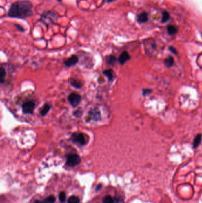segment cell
I'll list each match as a JSON object with an SVG mask.
<instances>
[{
	"label": "cell",
	"instance_id": "obj_1",
	"mask_svg": "<svg viewBox=\"0 0 202 203\" xmlns=\"http://www.w3.org/2000/svg\"><path fill=\"white\" fill-rule=\"evenodd\" d=\"M33 4L29 0H20L13 3L8 10V15L13 18L26 19L33 15Z\"/></svg>",
	"mask_w": 202,
	"mask_h": 203
},
{
	"label": "cell",
	"instance_id": "obj_2",
	"mask_svg": "<svg viewBox=\"0 0 202 203\" xmlns=\"http://www.w3.org/2000/svg\"><path fill=\"white\" fill-rule=\"evenodd\" d=\"M71 140L77 145L84 146L88 143L89 137L83 132H75L71 135Z\"/></svg>",
	"mask_w": 202,
	"mask_h": 203
},
{
	"label": "cell",
	"instance_id": "obj_3",
	"mask_svg": "<svg viewBox=\"0 0 202 203\" xmlns=\"http://www.w3.org/2000/svg\"><path fill=\"white\" fill-rule=\"evenodd\" d=\"M81 162V158L77 154H70L67 156L66 164L70 167H74L79 165Z\"/></svg>",
	"mask_w": 202,
	"mask_h": 203
},
{
	"label": "cell",
	"instance_id": "obj_4",
	"mask_svg": "<svg viewBox=\"0 0 202 203\" xmlns=\"http://www.w3.org/2000/svg\"><path fill=\"white\" fill-rule=\"evenodd\" d=\"M36 105L32 101L24 103L22 105V111L24 114H32L35 109Z\"/></svg>",
	"mask_w": 202,
	"mask_h": 203
},
{
	"label": "cell",
	"instance_id": "obj_5",
	"mask_svg": "<svg viewBox=\"0 0 202 203\" xmlns=\"http://www.w3.org/2000/svg\"><path fill=\"white\" fill-rule=\"evenodd\" d=\"M68 100L70 103L73 106L76 107L79 105L81 101V96L76 93H71L68 97Z\"/></svg>",
	"mask_w": 202,
	"mask_h": 203
},
{
	"label": "cell",
	"instance_id": "obj_6",
	"mask_svg": "<svg viewBox=\"0 0 202 203\" xmlns=\"http://www.w3.org/2000/svg\"><path fill=\"white\" fill-rule=\"evenodd\" d=\"M78 58L77 56L74 55L64 61V65L68 67H73L78 62Z\"/></svg>",
	"mask_w": 202,
	"mask_h": 203
},
{
	"label": "cell",
	"instance_id": "obj_7",
	"mask_svg": "<svg viewBox=\"0 0 202 203\" xmlns=\"http://www.w3.org/2000/svg\"><path fill=\"white\" fill-rule=\"evenodd\" d=\"M130 57L128 52L124 51L121 53V55L119 57V62L121 65H123L126 62L129 60Z\"/></svg>",
	"mask_w": 202,
	"mask_h": 203
},
{
	"label": "cell",
	"instance_id": "obj_8",
	"mask_svg": "<svg viewBox=\"0 0 202 203\" xmlns=\"http://www.w3.org/2000/svg\"><path fill=\"white\" fill-rule=\"evenodd\" d=\"M103 74L107 78L109 82H112L114 79V71L112 69L107 70L103 72Z\"/></svg>",
	"mask_w": 202,
	"mask_h": 203
},
{
	"label": "cell",
	"instance_id": "obj_9",
	"mask_svg": "<svg viewBox=\"0 0 202 203\" xmlns=\"http://www.w3.org/2000/svg\"><path fill=\"white\" fill-rule=\"evenodd\" d=\"M71 85L72 86L76 89H80L83 86V84L81 83V81L74 78L71 79Z\"/></svg>",
	"mask_w": 202,
	"mask_h": 203
},
{
	"label": "cell",
	"instance_id": "obj_10",
	"mask_svg": "<svg viewBox=\"0 0 202 203\" xmlns=\"http://www.w3.org/2000/svg\"><path fill=\"white\" fill-rule=\"evenodd\" d=\"M51 109V106L48 104V103H46L43 105V107L42 108V109L40 110V114L41 115V116H45L50 111V109Z\"/></svg>",
	"mask_w": 202,
	"mask_h": 203
},
{
	"label": "cell",
	"instance_id": "obj_11",
	"mask_svg": "<svg viewBox=\"0 0 202 203\" xmlns=\"http://www.w3.org/2000/svg\"><path fill=\"white\" fill-rule=\"evenodd\" d=\"M148 17L147 13L145 12H143L139 15L138 17V21L140 23H145L148 21Z\"/></svg>",
	"mask_w": 202,
	"mask_h": 203
},
{
	"label": "cell",
	"instance_id": "obj_12",
	"mask_svg": "<svg viewBox=\"0 0 202 203\" xmlns=\"http://www.w3.org/2000/svg\"><path fill=\"white\" fill-rule=\"evenodd\" d=\"M106 62L110 65H113L116 62V58L113 55H109L106 58Z\"/></svg>",
	"mask_w": 202,
	"mask_h": 203
},
{
	"label": "cell",
	"instance_id": "obj_13",
	"mask_svg": "<svg viewBox=\"0 0 202 203\" xmlns=\"http://www.w3.org/2000/svg\"><path fill=\"white\" fill-rule=\"evenodd\" d=\"M6 76V72L3 67L0 68V82L3 84L5 82V77Z\"/></svg>",
	"mask_w": 202,
	"mask_h": 203
},
{
	"label": "cell",
	"instance_id": "obj_14",
	"mask_svg": "<svg viewBox=\"0 0 202 203\" xmlns=\"http://www.w3.org/2000/svg\"><path fill=\"white\" fill-rule=\"evenodd\" d=\"M201 141V135L199 134L195 137V139L193 141V147L194 148L197 147L200 145Z\"/></svg>",
	"mask_w": 202,
	"mask_h": 203
},
{
	"label": "cell",
	"instance_id": "obj_15",
	"mask_svg": "<svg viewBox=\"0 0 202 203\" xmlns=\"http://www.w3.org/2000/svg\"><path fill=\"white\" fill-rule=\"evenodd\" d=\"M167 31L169 35H173L174 34H176L178 32V29L175 26H169L167 28Z\"/></svg>",
	"mask_w": 202,
	"mask_h": 203
},
{
	"label": "cell",
	"instance_id": "obj_16",
	"mask_svg": "<svg viewBox=\"0 0 202 203\" xmlns=\"http://www.w3.org/2000/svg\"><path fill=\"white\" fill-rule=\"evenodd\" d=\"M43 201L44 203H55L56 201V197L54 195H50L46 198Z\"/></svg>",
	"mask_w": 202,
	"mask_h": 203
},
{
	"label": "cell",
	"instance_id": "obj_17",
	"mask_svg": "<svg viewBox=\"0 0 202 203\" xmlns=\"http://www.w3.org/2000/svg\"><path fill=\"white\" fill-rule=\"evenodd\" d=\"M67 202H68V203H79L80 200H79L78 197L73 195V196L70 197L68 199V201H67Z\"/></svg>",
	"mask_w": 202,
	"mask_h": 203
},
{
	"label": "cell",
	"instance_id": "obj_18",
	"mask_svg": "<svg viewBox=\"0 0 202 203\" xmlns=\"http://www.w3.org/2000/svg\"><path fill=\"white\" fill-rule=\"evenodd\" d=\"M164 62H165V64L166 66L167 67H171L174 64V59L172 57H169L168 58H166L164 61Z\"/></svg>",
	"mask_w": 202,
	"mask_h": 203
},
{
	"label": "cell",
	"instance_id": "obj_19",
	"mask_svg": "<svg viewBox=\"0 0 202 203\" xmlns=\"http://www.w3.org/2000/svg\"><path fill=\"white\" fill-rule=\"evenodd\" d=\"M91 116H92L94 119H95V120H97V119H99L100 114H99V111H97L96 109H94L93 111H91Z\"/></svg>",
	"mask_w": 202,
	"mask_h": 203
},
{
	"label": "cell",
	"instance_id": "obj_20",
	"mask_svg": "<svg viewBox=\"0 0 202 203\" xmlns=\"http://www.w3.org/2000/svg\"><path fill=\"white\" fill-rule=\"evenodd\" d=\"M103 203H114V200L110 195H107L103 198Z\"/></svg>",
	"mask_w": 202,
	"mask_h": 203
},
{
	"label": "cell",
	"instance_id": "obj_21",
	"mask_svg": "<svg viewBox=\"0 0 202 203\" xmlns=\"http://www.w3.org/2000/svg\"><path fill=\"white\" fill-rule=\"evenodd\" d=\"M170 19V15L169 13L167 11H164L163 13V17H162V22L163 23H166Z\"/></svg>",
	"mask_w": 202,
	"mask_h": 203
},
{
	"label": "cell",
	"instance_id": "obj_22",
	"mask_svg": "<svg viewBox=\"0 0 202 203\" xmlns=\"http://www.w3.org/2000/svg\"><path fill=\"white\" fill-rule=\"evenodd\" d=\"M59 200L61 202L63 203L66 201V194L64 192H61L60 194H59Z\"/></svg>",
	"mask_w": 202,
	"mask_h": 203
},
{
	"label": "cell",
	"instance_id": "obj_23",
	"mask_svg": "<svg viewBox=\"0 0 202 203\" xmlns=\"http://www.w3.org/2000/svg\"><path fill=\"white\" fill-rule=\"evenodd\" d=\"M15 26V27H16V28L19 31V32H24V28H23V27L22 26H21L20 25H19V24H15L14 25Z\"/></svg>",
	"mask_w": 202,
	"mask_h": 203
},
{
	"label": "cell",
	"instance_id": "obj_24",
	"mask_svg": "<svg viewBox=\"0 0 202 203\" xmlns=\"http://www.w3.org/2000/svg\"><path fill=\"white\" fill-rule=\"evenodd\" d=\"M81 114H82L81 113V111H79V110L75 111V112L74 114V116H77V117L80 116L81 115Z\"/></svg>",
	"mask_w": 202,
	"mask_h": 203
},
{
	"label": "cell",
	"instance_id": "obj_25",
	"mask_svg": "<svg viewBox=\"0 0 202 203\" xmlns=\"http://www.w3.org/2000/svg\"><path fill=\"white\" fill-rule=\"evenodd\" d=\"M170 50L172 52H173L174 53H177V50H176V48H174V47H172V46H171L170 48Z\"/></svg>",
	"mask_w": 202,
	"mask_h": 203
},
{
	"label": "cell",
	"instance_id": "obj_26",
	"mask_svg": "<svg viewBox=\"0 0 202 203\" xmlns=\"http://www.w3.org/2000/svg\"><path fill=\"white\" fill-rule=\"evenodd\" d=\"M101 187H102L101 184H99V185L97 186V187L96 188V191L99 190V189H101Z\"/></svg>",
	"mask_w": 202,
	"mask_h": 203
},
{
	"label": "cell",
	"instance_id": "obj_27",
	"mask_svg": "<svg viewBox=\"0 0 202 203\" xmlns=\"http://www.w3.org/2000/svg\"><path fill=\"white\" fill-rule=\"evenodd\" d=\"M33 203H44V201H42L40 200H36Z\"/></svg>",
	"mask_w": 202,
	"mask_h": 203
},
{
	"label": "cell",
	"instance_id": "obj_28",
	"mask_svg": "<svg viewBox=\"0 0 202 203\" xmlns=\"http://www.w3.org/2000/svg\"><path fill=\"white\" fill-rule=\"evenodd\" d=\"M114 1H116V0H107V3H110L113 2Z\"/></svg>",
	"mask_w": 202,
	"mask_h": 203
},
{
	"label": "cell",
	"instance_id": "obj_29",
	"mask_svg": "<svg viewBox=\"0 0 202 203\" xmlns=\"http://www.w3.org/2000/svg\"><path fill=\"white\" fill-rule=\"evenodd\" d=\"M58 1H62V0H58Z\"/></svg>",
	"mask_w": 202,
	"mask_h": 203
}]
</instances>
